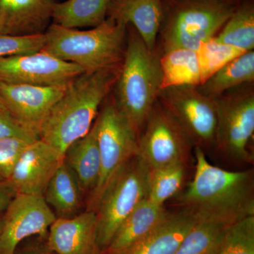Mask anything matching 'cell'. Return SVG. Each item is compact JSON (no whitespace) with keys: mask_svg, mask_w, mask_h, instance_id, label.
I'll return each mask as SVG.
<instances>
[{"mask_svg":"<svg viewBox=\"0 0 254 254\" xmlns=\"http://www.w3.org/2000/svg\"><path fill=\"white\" fill-rule=\"evenodd\" d=\"M16 195L14 190L6 181H0V213L7 208Z\"/></svg>","mask_w":254,"mask_h":254,"instance_id":"cell-33","label":"cell"},{"mask_svg":"<svg viewBox=\"0 0 254 254\" xmlns=\"http://www.w3.org/2000/svg\"><path fill=\"white\" fill-rule=\"evenodd\" d=\"M162 89L169 87L198 86L201 77L195 50L177 48L160 55Z\"/></svg>","mask_w":254,"mask_h":254,"instance_id":"cell-23","label":"cell"},{"mask_svg":"<svg viewBox=\"0 0 254 254\" xmlns=\"http://www.w3.org/2000/svg\"><path fill=\"white\" fill-rule=\"evenodd\" d=\"M68 83L33 86L0 82V96L13 118L39 134L42 123L65 93Z\"/></svg>","mask_w":254,"mask_h":254,"instance_id":"cell-14","label":"cell"},{"mask_svg":"<svg viewBox=\"0 0 254 254\" xmlns=\"http://www.w3.org/2000/svg\"><path fill=\"white\" fill-rule=\"evenodd\" d=\"M158 100L171 114L194 148L213 154L216 131L215 101L201 93L198 86L163 88Z\"/></svg>","mask_w":254,"mask_h":254,"instance_id":"cell-10","label":"cell"},{"mask_svg":"<svg viewBox=\"0 0 254 254\" xmlns=\"http://www.w3.org/2000/svg\"><path fill=\"white\" fill-rule=\"evenodd\" d=\"M196 52L201 84L227 64L247 53L235 47L220 43L215 39V37L203 43Z\"/></svg>","mask_w":254,"mask_h":254,"instance_id":"cell-29","label":"cell"},{"mask_svg":"<svg viewBox=\"0 0 254 254\" xmlns=\"http://www.w3.org/2000/svg\"><path fill=\"white\" fill-rule=\"evenodd\" d=\"M112 0H67L55 2L53 23L63 27H95L107 18Z\"/></svg>","mask_w":254,"mask_h":254,"instance_id":"cell-22","label":"cell"},{"mask_svg":"<svg viewBox=\"0 0 254 254\" xmlns=\"http://www.w3.org/2000/svg\"><path fill=\"white\" fill-rule=\"evenodd\" d=\"M45 37L42 50L77 64L86 71H95L123 63L127 25L110 17L87 31L52 23L45 32Z\"/></svg>","mask_w":254,"mask_h":254,"instance_id":"cell-4","label":"cell"},{"mask_svg":"<svg viewBox=\"0 0 254 254\" xmlns=\"http://www.w3.org/2000/svg\"><path fill=\"white\" fill-rule=\"evenodd\" d=\"M22 254H50L46 251H42L39 250H33L27 251V252H24Z\"/></svg>","mask_w":254,"mask_h":254,"instance_id":"cell-35","label":"cell"},{"mask_svg":"<svg viewBox=\"0 0 254 254\" xmlns=\"http://www.w3.org/2000/svg\"><path fill=\"white\" fill-rule=\"evenodd\" d=\"M251 83H254V50L232 60L198 88L203 94L213 99L236 87Z\"/></svg>","mask_w":254,"mask_h":254,"instance_id":"cell-24","label":"cell"},{"mask_svg":"<svg viewBox=\"0 0 254 254\" xmlns=\"http://www.w3.org/2000/svg\"><path fill=\"white\" fill-rule=\"evenodd\" d=\"M0 115H11L1 96H0Z\"/></svg>","mask_w":254,"mask_h":254,"instance_id":"cell-34","label":"cell"},{"mask_svg":"<svg viewBox=\"0 0 254 254\" xmlns=\"http://www.w3.org/2000/svg\"><path fill=\"white\" fill-rule=\"evenodd\" d=\"M149 168L138 155L130 159L110 182L95 213L98 241L103 252L127 217L148 196Z\"/></svg>","mask_w":254,"mask_h":254,"instance_id":"cell-8","label":"cell"},{"mask_svg":"<svg viewBox=\"0 0 254 254\" xmlns=\"http://www.w3.org/2000/svg\"><path fill=\"white\" fill-rule=\"evenodd\" d=\"M45 41V33L26 36L0 34V58L36 53L43 49Z\"/></svg>","mask_w":254,"mask_h":254,"instance_id":"cell-30","label":"cell"},{"mask_svg":"<svg viewBox=\"0 0 254 254\" xmlns=\"http://www.w3.org/2000/svg\"><path fill=\"white\" fill-rule=\"evenodd\" d=\"M163 0H112L107 17L131 25L151 52L156 50Z\"/></svg>","mask_w":254,"mask_h":254,"instance_id":"cell-17","label":"cell"},{"mask_svg":"<svg viewBox=\"0 0 254 254\" xmlns=\"http://www.w3.org/2000/svg\"><path fill=\"white\" fill-rule=\"evenodd\" d=\"M158 50L151 52L131 25L121 70L111 95L120 113L138 136L162 90V73Z\"/></svg>","mask_w":254,"mask_h":254,"instance_id":"cell-3","label":"cell"},{"mask_svg":"<svg viewBox=\"0 0 254 254\" xmlns=\"http://www.w3.org/2000/svg\"><path fill=\"white\" fill-rule=\"evenodd\" d=\"M187 165H174L155 170H149L147 198L160 205L181 190L186 177Z\"/></svg>","mask_w":254,"mask_h":254,"instance_id":"cell-26","label":"cell"},{"mask_svg":"<svg viewBox=\"0 0 254 254\" xmlns=\"http://www.w3.org/2000/svg\"><path fill=\"white\" fill-rule=\"evenodd\" d=\"M31 142L17 137L0 138V181H7L20 155Z\"/></svg>","mask_w":254,"mask_h":254,"instance_id":"cell-31","label":"cell"},{"mask_svg":"<svg viewBox=\"0 0 254 254\" xmlns=\"http://www.w3.org/2000/svg\"><path fill=\"white\" fill-rule=\"evenodd\" d=\"M55 0H0V34H43L52 21Z\"/></svg>","mask_w":254,"mask_h":254,"instance_id":"cell-16","label":"cell"},{"mask_svg":"<svg viewBox=\"0 0 254 254\" xmlns=\"http://www.w3.org/2000/svg\"><path fill=\"white\" fill-rule=\"evenodd\" d=\"M0 233V254H16L20 242L45 236L56 220L43 195L16 194L4 210Z\"/></svg>","mask_w":254,"mask_h":254,"instance_id":"cell-12","label":"cell"},{"mask_svg":"<svg viewBox=\"0 0 254 254\" xmlns=\"http://www.w3.org/2000/svg\"><path fill=\"white\" fill-rule=\"evenodd\" d=\"M168 210L148 198L142 200L119 227L107 250L108 254H123L148 235L163 220Z\"/></svg>","mask_w":254,"mask_h":254,"instance_id":"cell-19","label":"cell"},{"mask_svg":"<svg viewBox=\"0 0 254 254\" xmlns=\"http://www.w3.org/2000/svg\"><path fill=\"white\" fill-rule=\"evenodd\" d=\"M2 222H3L2 215H0V233H1V227H2Z\"/></svg>","mask_w":254,"mask_h":254,"instance_id":"cell-36","label":"cell"},{"mask_svg":"<svg viewBox=\"0 0 254 254\" xmlns=\"http://www.w3.org/2000/svg\"><path fill=\"white\" fill-rule=\"evenodd\" d=\"M83 193L77 179L63 161L50 180L43 197L54 209L57 218H70L77 215Z\"/></svg>","mask_w":254,"mask_h":254,"instance_id":"cell-21","label":"cell"},{"mask_svg":"<svg viewBox=\"0 0 254 254\" xmlns=\"http://www.w3.org/2000/svg\"><path fill=\"white\" fill-rule=\"evenodd\" d=\"M100 157L99 180L90 194L88 210L95 212L110 182L124 165L138 155V136L114 103L111 93L102 105L93 124Z\"/></svg>","mask_w":254,"mask_h":254,"instance_id":"cell-7","label":"cell"},{"mask_svg":"<svg viewBox=\"0 0 254 254\" xmlns=\"http://www.w3.org/2000/svg\"><path fill=\"white\" fill-rule=\"evenodd\" d=\"M196 222L183 210L168 211L152 231L123 254H174Z\"/></svg>","mask_w":254,"mask_h":254,"instance_id":"cell-18","label":"cell"},{"mask_svg":"<svg viewBox=\"0 0 254 254\" xmlns=\"http://www.w3.org/2000/svg\"><path fill=\"white\" fill-rule=\"evenodd\" d=\"M122 64L85 71L73 78L42 123L39 138L64 155L68 145L87 134L102 105L113 91Z\"/></svg>","mask_w":254,"mask_h":254,"instance_id":"cell-2","label":"cell"},{"mask_svg":"<svg viewBox=\"0 0 254 254\" xmlns=\"http://www.w3.org/2000/svg\"><path fill=\"white\" fill-rule=\"evenodd\" d=\"M215 254H254V215L227 225Z\"/></svg>","mask_w":254,"mask_h":254,"instance_id":"cell-28","label":"cell"},{"mask_svg":"<svg viewBox=\"0 0 254 254\" xmlns=\"http://www.w3.org/2000/svg\"><path fill=\"white\" fill-rule=\"evenodd\" d=\"M63 161L77 179L83 193L95 190L99 180L100 157L94 126L87 134L71 143L64 153Z\"/></svg>","mask_w":254,"mask_h":254,"instance_id":"cell-20","label":"cell"},{"mask_svg":"<svg viewBox=\"0 0 254 254\" xmlns=\"http://www.w3.org/2000/svg\"><path fill=\"white\" fill-rule=\"evenodd\" d=\"M48 232V250L55 254H103L93 210L72 218H57Z\"/></svg>","mask_w":254,"mask_h":254,"instance_id":"cell-15","label":"cell"},{"mask_svg":"<svg viewBox=\"0 0 254 254\" xmlns=\"http://www.w3.org/2000/svg\"><path fill=\"white\" fill-rule=\"evenodd\" d=\"M43 50L0 58V82L11 84L56 86L66 84L85 72Z\"/></svg>","mask_w":254,"mask_h":254,"instance_id":"cell-11","label":"cell"},{"mask_svg":"<svg viewBox=\"0 0 254 254\" xmlns=\"http://www.w3.org/2000/svg\"><path fill=\"white\" fill-rule=\"evenodd\" d=\"M17 137L28 141L39 139L36 130L23 125L11 115H0V138Z\"/></svg>","mask_w":254,"mask_h":254,"instance_id":"cell-32","label":"cell"},{"mask_svg":"<svg viewBox=\"0 0 254 254\" xmlns=\"http://www.w3.org/2000/svg\"><path fill=\"white\" fill-rule=\"evenodd\" d=\"M138 155L149 170L188 166L194 147L166 108L155 103L138 136Z\"/></svg>","mask_w":254,"mask_h":254,"instance_id":"cell-9","label":"cell"},{"mask_svg":"<svg viewBox=\"0 0 254 254\" xmlns=\"http://www.w3.org/2000/svg\"><path fill=\"white\" fill-rule=\"evenodd\" d=\"M215 38L245 52L254 50V0H241Z\"/></svg>","mask_w":254,"mask_h":254,"instance_id":"cell-25","label":"cell"},{"mask_svg":"<svg viewBox=\"0 0 254 254\" xmlns=\"http://www.w3.org/2000/svg\"><path fill=\"white\" fill-rule=\"evenodd\" d=\"M241 0H163L157 40L160 55L177 48L197 51L216 36Z\"/></svg>","mask_w":254,"mask_h":254,"instance_id":"cell-5","label":"cell"},{"mask_svg":"<svg viewBox=\"0 0 254 254\" xmlns=\"http://www.w3.org/2000/svg\"><path fill=\"white\" fill-rule=\"evenodd\" d=\"M64 155L41 138L26 145L7 181L16 194L43 195Z\"/></svg>","mask_w":254,"mask_h":254,"instance_id":"cell-13","label":"cell"},{"mask_svg":"<svg viewBox=\"0 0 254 254\" xmlns=\"http://www.w3.org/2000/svg\"><path fill=\"white\" fill-rule=\"evenodd\" d=\"M226 226L197 221L174 254H215Z\"/></svg>","mask_w":254,"mask_h":254,"instance_id":"cell-27","label":"cell"},{"mask_svg":"<svg viewBox=\"0 0 254 254\" xmlns=\"http://www.w3.org/2000/svg\"><path fill=\"white\" fill-rule=\"evenodd\" d=\"M193 180L176 195L179 210L197 221L229 225L254 215V170H227L209 163L206 154L194 148Z\"/></svg>","mask_w":254,"mask_h":254,"instance_id":"cell-1","label":"cell"},{"mask_svg":"<svg viewBox=\"0 0 254 254\" xmlns=\"http://www.w3.org/2000/svg\"><path fill=\"white\" fill-rule=\"evenodd\" d=\"M213 100L217 125L213 155L237 167L253 165L249 144L254 133V83L236 87Z\"/></svg>","mask_w":254,"mask_h":254,"instance_id":"cell-6","label":"cell"}]
</instances>
